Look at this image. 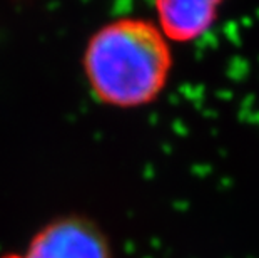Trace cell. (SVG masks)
<instances>
[{"label":"cell","instance_id":"cell-1","mask_svg":"<svg viewBox=\"0 0 259 258\" xmlns=\"http://www.w3.org/2000/svg\"><path fill=\"white\" fill-rule=\"evenodd\" d=\"M172 52L161 29L144 19L109 22L91 37L84 70L94 96L115 107L152 102L167 84Z\"/></svg>","mask_w":259,"mask_h":258},{"label":"cell","instance_id":"cell-3","mask_svg":"<svg viewBox=\"0 0 259 258\" xmlns=\"http://www.w3.org/2000/svg\"><path fill=\"white\" fill-rule=\"evenodd\" d=\"M223 0H156L159 29L166 39L191 42L199 39L218 19Z\"/></svg>","mask_w":259,"mask_h":258},{"label":"cell","instance_id":"cell-2","mask_svg":"<svg viewBox=\"0 0 259 258\" xmlns=\"http://www.w3.org/2000/svg\"><path fill=\"white\" fill-rule=\"evenodd\" d=\"M0 258H112V248L92 219L72 215L47 222L25 246Z\"/></svg>","mask_w":259,"mask_h":258}]
</instances>
